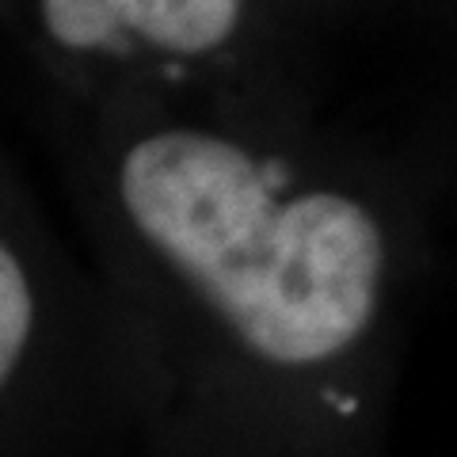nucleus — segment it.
<instances>
[{
  "mask_svg": "<svg viewBox=\"0 0 457 457\" xmlns=\"http://www.w3.org/2000/svg\"><path fill=\"white\" fill-rule=\"evenodd\" d=\"M119 198L141 240L263 362H328L374 320L385 275L374 213L339 191L282 198L237 141L141 137L122 156Z\"/></svg>",
  "mask_w": 457,
  "mask_h": 457,
  "instance_id": "obj_1",
  "label": "nucleus"
},
{
  "mask_svg": "<svg viewBox=\"0 0 457 457\" xmlns=\"http://www.w3.org/2000/svg\"><path fill=\"white\" fill-rule=\"evenodd\" d=\"M245 0H38V23L73 54L203 57L237 35Z\"/></svg>",
  "mask_w": 457,
  "mask_h": 457,
  "instance_id": "obj_2",
  "label": "nucleus"
},
{
  "mask_svg": "<svg viewBox=\"0 0 457 457\" xmlns=\"http://www.w3.org/2000/svg\"><path fill=\"white\" fill-rule=\"evenodd\" d=\"M35 328V297L20 255L4 245L0 252V374L12 381Z\"/></svg>",
  "mask_w": 457,
  "mask_h": 457,
  "instance_id": "obj_3",
  "label": "nucleus"
}]
</instances>
